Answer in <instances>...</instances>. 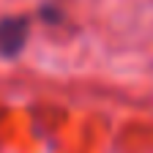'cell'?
<instances>
[{
    "label": "cell",
    "instance_id": "cell-1",
    "mask_svg": "<svg viewBox=\"0 0 153 153\" xmlns=\"http://www.w3.org/2000/svg\"><path fill=\"white\" fill-rule=\"evenodd\" d=\"M27 38V19L22 16H11L0 22V55L3 57H14L22 52Z\"/></svg>",
    "mask_w": 153,
    "mask_h": 153
}]
</instances>
